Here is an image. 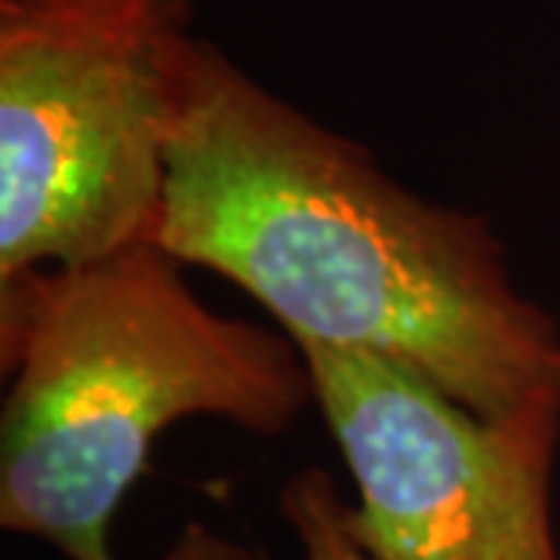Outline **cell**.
Returning <instances> with one entry per match:
<instances>
[{
    "mask_svg": "<svg viewBox=\"0 0 560 560\" xmlns=\"http://www.w3.org/2000/svg\"><path fill=\"white\" fill-rule=\"evenodd\" d=\"M375 560H560L550 480L560 411L485 419L375 353L299 346Z\"/></svg>",
    "mask_w": 560,
    "mask_h": 560,
    "instance_id": "obj_4",
    "label": "cell"
},
{
    "mask_svg": "<svg viewBox=\"0 0 560 560\" xmlns=\"http://www.w3.org/2000/svg\"><path fill=\"white\" fill-rule=\"evenodd\" d=\"M161 560H255V557L244 550L241 542H233V539H226V535L211 532L208 524L194 521L178 532L172 550H167Z\"/></svg>",
    "mask_w": 560,
    "mask_h": 560,
    "instance_id": "obj_6",
    "label": "cell"
},
{
    "mask_svg": "<svg viewBox=\"0 0 560 560\" xmlns=\"http://www.w3.org/2000/svg\"><path fill=\"white\" fill-rule=\"evenodd\" d=\"M153 244L244 288L295 346L375 353L485 419L560 411V324L517 291L488 215L411 194L211 40Z\"/></svg>",
    "mask_w": 560,
    "mask_h": 560,
    "instance_id": "obj_1",
    "label": "cell"
},
{
    "mask_svg": "<svg viewBox=\"0 0 560 560\" xmlns=\"http://www.w3.org/2000/svg\"><path fill=\"white\" fill-rule=\"evenodd\" d=\"M189 0H0V284L153 244Z\"/></svg>",
    "mask_w": 560,
    "mask_h": 560,
    "instance_id": "obj_3",
    "label": "cell"
},
{
    "mask_svg": "<svg viewBox=\"0 0 560 560\" xmlns=\"http://www.w3.org/2000/svg\"><path fill=\"white\" fill-rule=\"evenodd\" d=\"M280 513L302 546V560H375L350 528V502L320 466H302L280 488Z\"/></svg>",
    "mask_w": 560,
    "mask_h": 560,
    "instance_id": "obj_5",
    "label": "cell"
},
{
    "mask_svg": "<svg viewBox=\"0 0 560 560\" xmlns=\"http://www.w3.org/2000/svg\"><path fill=\"white\" fill-rule=\"evenodd\" d=\"M0 528L66 560H114V513L167 425L280 436L317 405L299 346L208 310L156 244L0 284Z\"/></svg>",
    "mask_w": 560,
    "mask_h": 560,
    "instance_id": "obj_2",
    "label": "cell"
}]
</instances>
